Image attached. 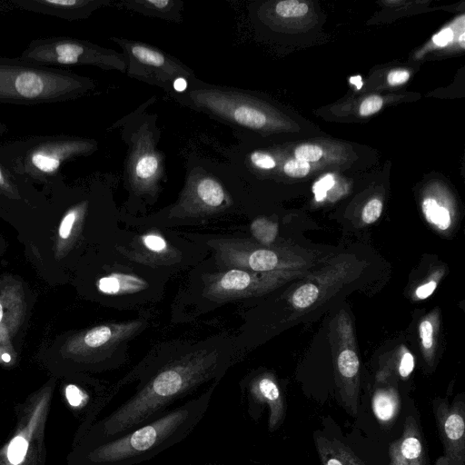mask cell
<instances>
[{"label": "cell", "mask_w": 465, "mask_h": 465, "mask_svg": "<svg viewBox=\"0 0 465 465\" xmlns=\"http://www.w3.org/2000/svg\"><path fill=\"white\" fill-rule=\"evenodd\" d=\"M129 177L135 188L149 190L163 176L162 154L156 151L148 136L140 135L128 158Z\"/></svg>", "instance_id": "cell-9"}, {"label": "cell", "mask_w": 465, "mask_h": 465, "mask_svg": "<svg viewBox=\"0 0 465 465\" xmlns=\"http://www.w3.org/2000/svg\"><path fill=\"white\" fill-rule=\"evenodd\" d=\"M314 440L322 465H366L349 447L336 439L315 436Z\"/></svg>", "instance_id": "cell-13"}, {"label": "cell", "mask_w": 465, "mask_h": 465, "mask_svg": "<svg viewBox=\"0 0 465 465\" xmlns=\"http://www.w3.org/2000/svg\"><path fill=\"white\" fill-rule=\"evenodd\" d=\"M113 40L124 50L125 70L130 77L171 90L177 78L193 76V72L178 59L150 45L126 39Z\"/></svg>", "instance_id": "cell-7"}, {"label": "cell", "mask_w": 465, "mask_h": 465, "mask_svg": "<svg viewBox=\"0 0 465 465\" xmlns=\"http://www.w3.org/2000/svg\"><path fill=\"white\" fill-rule=\"evenodd\" d=\"M213 386L195 399L97 444L74 447L68 465H134L184 440L205 415Z\"/></svg>", "instance_id": "cell-2"}, {"label": "cell", "mask_w": 465, "mask_h": 465, "mask_svg": "<svg viewBox=\"0 0 465 465\" xmlns=\"http://www.w3.org/2000/svg\"><path fill=\"white\" fill-rule=\"evenodd\" d=\"M311 166L309 163L297 160L291 159L287 161L283 166L284 173L294 178L304 177L310 172Z\"/></svg>", "instance_id": "cell-25"}, {"label": "cell", "mask_w": 465, "mask_h": 465, "mask_svg": "<svg viewBox=\"0 0 465 465\" xmlns=\"http://www.w3.org/2000/svg\"><path fill=\"white\" fill-rule=\"evenodd\" d=\"M191 191L195 203L205 208H217L225 201V192L222 184L211 175L196 177Z\"/></svg>", "instance_id": "cell-15"}, {"label": "cell", "mask_w": 465, "mask_h": 465, "mask_svg": "<svg viewBox=\"0 0 465 465\" xmlns=\"http://www.w3.org/2000/svg\"><path fill=\"white\" fill-rule=\"evenodd\" d=\"M76 210L69 211L63 218L59 226V235L62 239H67L76 219Z\"/></svg>", "instance_id": "cell-30"}, {"label": "cell", "mask_w": 465, "mask_h": 465, "mask_svg": "<svg viewBox=\"0 0 465 465\" xmlns=\"http://www.w3.org/2000/svg\"><path fill=\"white\" fill-rule=\"evenodd\" d=\"M420 337L422 346L429 350L433 345V327L430 321L424 320L420 324Z\"/></svg>", "instance_id": "cell-29"}, {"label": "cell", "mask_w": 465, "mask_h": 465, "mask_svg": "<svg viewBox=\"0 0 465 465\" xmlns=\"http://www.w3.org/2000/svg\"><path fill=\"white\" fill-rule=\"evenodd\" d=\"M409 77L410 73L408 71L398 69L389 73L387 81L391 85H399L407 82Z\"/></svg>", "instance_id": "cell-33"}, {"label": "cell", "mask_w": 465, "mask_h": 465, "mask_svg": "<svg viewBox=\"0 0 465 465\" xmlns=\"http://www.w3.org/2000/svg\"><path fill=\"white\" fill-rule=\"evenodd\" d=\"M319 297V289L312 283L300 286L292 296V303L296 309L310 307Z\"/></svg>", "instance_id": "cell-21"}, {"label": "cell", "mask_w": 465, "mask_h": 465, "mask_svg": "<svg viewBox=\"0 0 465 465\" xmlns=\"http://www.w3.org/2000/svg\"><path fill=\"white\" fill-rule=\"evenodd\" d=\"M436 286L437 282L435 281H430L419 286L415 291V294L419 299H426L432 294Z\"/></svg>", "instance_id": "cell-34"}, {"label": "cell", "mask_w": 465, "mask_h": 465, "mask_svg": "<svg viewBox=\"0 0 465 465\" xmlns=\"http://www.w3.org/2000/svg\"><path fill=\"white\" fill-rule=\"evenodd\" d=\"M21 8L68 21L88 17L104 1L99 0H15Z\"/></svg>", "instance_id": "cell-12"}, {"label": "cell", "mask_w": 465, "mask_h": 465, "mask_svg": "<svg viewBox=\"0 0 465 465\" xmlns=\"http://www.w3.org/2000/svg\"><path fill=\"white\" fill-rule=\"evenodd\" d=\"M309 8L307 4L298 0H283L276 4L275 13L284 18L302 16L307 14Z\"/></svg>", "instance_id": "cell-22"}, {"label": "cell", "mask_w": 465, "mask_h": 465, "mask_svg": "<svg viewBox=\"0 0 465 465\" xmlns=\"http://www.w3.org/2000/svg\"><path fill=\"white\" fill-rule=\"evenodd\" d=\"M440 437L444 455L438 465H464L465 463V421L464 404L455 402L434 405Z\"/></svg>", "instance_id": "cell-8"}, {"label": "cell", "mask_w": 465, "mask_h": 465, "mask_svg": "<svg viewBox=\"0 0 465 465\" xmlns=\"http://www.w3.org/2000/svg\"><path fill=\"white\" fill-rule=\"evenodd\" d=\"M422 212L426 220L439 230L445 231L451 224L450 211L440 205L435 199L426 198L422 202Z\"/></svg>", "instance_id": "cell-19"}, {"label": "cell", "mask_w": 465, "mask_h": 465, "mask_svg": "<svg viewBox=\"0 0 465 465\" xmlns=\"http://www.w3.org/2000/svg\"><path fill=\"white\" fill-rule=\"evenodd\" d=\"M251 162L258 168L269 170L275 167L274 159L268 153L262 152H254L251 154Z\"/></svg>", "instance_id": "cell-28"}, {"label": "cell", "mask_w": 465, "mask_h": 465, "mask_svg": "<svg viewBox=\"0 0 465 465\" xmlns=\"http://www.w3.org/2000/svg\"><path fill=\"white\" fill-rule=\"evenodd\" d=\"M414 369V358L411 352H404L400 364H399V374L402 378H407Z\"/></svg>", "instance_id": "cell-32"}, {"label": "cell", "mask_w": 465, "mask_h": 465, "mask_svg": "<svg viewBox=\"0 0 465 465\" xmlns=\"http://www.w3.org/2000/svg\"><path fill=\"white\" fill-rule=\"evenodd\" d=\"M67 392L69 396V399L72 401V403L79 404L82 402V401L85 398L88 399V397L83 393V391L77 388L74 385H70L67 388Z\"/></svg>", "instance_id": "cell-35"}, {"label": "cell", "mask_w": 465, "mask_h": 465, "mask_svg": "<svg viewBox=\"0 0 465 465\" xmlns=\"http://www.w3.org/2000/svg\"><path fill=\"white\" fill-rule=\"evenodd\" d=\"M143 242L147 249L155 252H161L166 248L165 240L157 234H147L143 237Z\"/></svg>", "instance_id": "cell-31"}, {"label": "cell", "mask_w": 465, "mask_h": 465, "mask_svg": "<svg viewBox=\"0 0 465 465\" xmlns=\"http://www.w3.org/2000/svg\"><path fill=\"white\" fill-rule=\"evenodd\" d=\"M459 41H460L461 47H464V34L460 35Z\"/></svg>", "instance_id": "cell-39"}, {"label": "cell", "mask_w": 465, "mask_h": 465, "mask_svg": "<svg viewBox=\"0 0 465 465\" xmlns=\"http://www.w3.org/2000/svg\"><path fill=\"white\" fill-rule=\"evenodd\" d=\"M97 286L104 293L118 295L137 292L144 289L146 283L143 279L132 274L112 273L101 278Z\"/></svg>", "instance_id": "cell-16"}, {"label": "cell", "mask_w": 465, "mask_h": 465, "mask_svg": "<svg viewBox=\"0 0 465 465\" xmlns=\"http://www.w3.org/2000/svg\"><path fill=\"white\" fill-rule=\"evenodd\" d=\"M360 362L357 354L351 350L342 351L337 359V368L341 378L354 379L359 372Z\"/></svg>", "instance_id": "cell-20"}, {"label": "cell", "mask_w": 465, "mask_h": 465, "mask_svg": "<svg viewBox=\"0 0 465 465\" xmlns=\"http://www.w3.org/2000/svg\"><path fill=\"white\" fill-rule=\"evenodd\" d=\"M121 6L144 15L178 22L183 2L173 0H131L119 4Z\"/></svg>", "instance_id": "cell-14"}, {"label": "cell", "mask_w": 465, "mask_h": 465, "mask_svg": "<svg viewBox=\"0 0 465 465\" xmlns=\"http://www.w3.org/2000/svg\"><path fill=\"white\" fill-rule=\"evenodd\" d=\"M224 363L216 351L201 350L143 372L134 393L92 424L74 441V447L100 443L154 419L169 410L174 401L204 382L219 379L225 369Z\"/></svg>", "instance_id": "cell-1"}, {"label": "cell", "mask_w": 465, "mask_h": 465, "mask_svg": "<svg viewBox=\"0 0 465 465\" xmlns=\"http://www.w3.org/2000/svg\"><path fill=\"white\" fill-rule=\"evenodd\" d=\"M2 318H3V306L0 303V322H1Z\"/></svg>", "instance_id": "cell-40"}, {"label": "cell", "mask_w": 465, "mask_h": 465, "mask_svg": "<svg viewBox=\"0 0 465 465\" xmlns=\"http://www.w3.org/2000/svg\"><path fill=\"white\" fill-rule=\"evenodd\" d=\"M21 58L43 65H93L124 72V54L88 41L69 37H49L32 41Z\"/></svg>", "instance_id": "cell-6"}, {"label": "cell", "mask_w": 465, "mask_h": 465, "mask_svg": "<svg viewBox=\"0 0 465 465\" xmlns=\"http://www.w3.org/2000/svg\"><path fill=\"white\" fill-rule=\"evenodd\" d=\"M187 87V80L185 78H177L173 84V89L176 92H183Z\"/></svg>", "instance_id": "cell-37"}, {"label": "cell", "mask_w": 465, "mask_h": 465, "mask_svg": "<svg viewBox=\"0 0 465 465\" xmlns=\"http://www.w3.org/2000/svg\"><path fill=\"white\" fill-rule=\"evenodd\" d=\"M248 412L257 419L263 406L269 408L268 427L276 430L282 422L285 415V405L276 382L270 377L262 376L253 379L247 387Z\"/></svg>", "instance_id": "cell-10"}, {"label": "cell", "mask_w": 465, "mask_h": 465, "mask_svg": "<svg viewBox=\"0 0 465 465\" xmlns=\"http://www.w3.org/2000/svg\"><path fill=\"white\" fill-rule=\"evenodd\" d=\"M374 415L381 422H389L400 411V399L393 390H379L372 398Z\"/></svg>", "instance_id": "cell-17"}, {"label": "cell", "mask_w": 465, "mask_h": 465, "mask_svg": "<svg viewBox=\"0 0 465 465\" xmlns=\"http://www.w3.org/2000/svg\"><path fill=\"white\" fill-rule=\"evenodd\" d=\"M322 149L315 144H302L294 151L295 159L306 163L316 162L322 156Z\"/></svg>", "instance_id": "cell-24"}, {"label": "cell", "mask_w": 465, "mask_h": 465, "mask_svg": "<svg viewBox=\"0 0 465 465\" xmlns=\"http://www.w3.org/2000/svg\"><path fill=\"white\" fill-rule=\"evenodd\" d=\"M231 262L238 266L243 263L244 266L254 272H270L278 265L277 254L267 249H257L243 258H230ZM242 265V266H243Z\"/></svg>", "instance_id": "cell-18"}, {"label": "cell", "mask_w": 465, "mask_h": 465, "mask_svg": "<svg viewBox=\"0 0 465 465\" xmlns=\"http://www.w3.org/2000/svg\"><path fill=\"white\" fill-rule=\"evenodd\" d=\"M383 101L381 97L378 95H371L365 98L360 105V114L361 116L371 115L381 108Z\"/></svg>", "instance_id": "cell-27"}, {"label": "cell", "mask_w": 465, "mask_h": 465, "mask_svg": "<svg viewBox=\"0 0 465 465\" xmlns=\"http://www.w3.org/2000/svg\"><path fill=\"white\" fill-rule=\"evenodd\" d=\"M389 465H430L421 430L416 420H405L402 434L391 442Z\"/></svg>", "instance_id": "cell-11"}, {"label": "cell", "mask_w": 465, "mask_h": 465, "mask_svg": "<svg viewBox=\"0 0 465 465\" xmlns=\"http://www.w3.org/2000/svg\"><path fill=\"white\" fill-rule=\"evenodd\" d=\"M3 145L20 175L39 181L58 177L65 162L97 148L93 139L68 135L35 136Z\"/></svg>", "instance_id": "cell-4"}, {"label": "cell", "mask_w": 465, "mask_h": 465, "mask_svg": "<svg viewBox=\"0 0 465 465\" xmlns=\"http://www.w3.org/2000/svg\"><path fill=\"white\" fill-rule=\"evenodd\" d=\"M253 235L263 243L272 242L277 233V225L266 219H258L252 224Z\"/></svg>", "instance_id": "cell-23"}, {"label": "cell", "mask_w": 465, "mask_h": 465, "mask_svg": "<svg viewBox=\"0 0 465 465\" xmlns=\"http://www.w3.org/2000/svg\"><path fill=\"white\" fill-rule=\"evenodd\" d=\"M453 34L450 29H445L433 37V42L438 45H445L452 39Z\"/></svg>", "instance_id": "cell-36"}, {"label": "cell", "mask_w": 465, "mask_h": 465, "mask_svg": "<svg viewBox=\"0 0 465 465\" xmlns=\"http://www.w3.org/2000/svg\"><path fill=\"white\" fill-rule=\"evenodd\" d=\"M94 88L90 78L22 58L0 57V103L21 105L62 103Z\"/></svg>", "instance_id": "cell-3"}, {"label": "cell", "mask_w": 465, "mask_h": 465, "mask_svg": "<svg viewBox=\"0 0 465 465\" xmlns=\"http://www.w3.org/2000/svg\"><path fill=\"white\" fill-rule=\"evenodd\" d=\"M2 360L5 361V362H8L10 361L11 360V357L8 353H3L2 355Z\"/></svg>", "instance_id": "cell-38"}, {"label": "cell", "mask_w": 465, "mask_h": 465, "mask_svg": "<svg viewBox=\"0 0 465 465\" xmlns=\"http://www.w3.org/2000/svg\"><path fill=\"white\" fill-rule=\"evenodd\" d=\"M54 385L43 387L15 406L16 424L0 449V465H45V430Z\"/></svg>", "instance_id": "cell-5"}, {"label": "cell", "mask_w": 465, "mask_h": 465, "mask_svg": "<svg viewBox=\"0 0 465 465\" xmlns=\"http://www.w3.org/2000/svg\"><path fill=\"white\" fill-rule=\"evenodd\" d=\"M382 212V203L374 198L370 200L363 207L361 218L365 223H372L378 220Z\"/></svg>", "instance_id": "cell-26"}]
</instances>
